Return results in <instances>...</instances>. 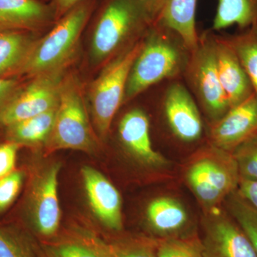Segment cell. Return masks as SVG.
<instances>
[{
    "instance_id": "13",
    "label": "cell",
    "mask_w": 257,
    "mask_h": 257,
    "mask_svg": "<svg viewBox=\"0 0 257 257\" xmlns=\"http://www.w3.org/2000/svg\"><path fill=\"white\" fill-rule=\"evenodd\" d=\"M89 205L101 224L111 231L122 229V202L119 191L105 176L89 166L81 170Z\"/></svg>"
},
{
    "instance_id": "15",
    "label": "cell",
    "mask_w": 257,
    "mask_h": 257,
    "mask_svg": "<svg viewBox=\"0 0 257 257\" xmlns=\"http://www.w3.org/2000/svg\"><path fill=\"white\" fill-rule=\"evenodd\" d=\"M118 132L123 146L139 162L151 167L167 165L165 157L152 147L150 119L143 109L127 111L120 121Z\"/></svg>"
},
{
    "instance_id": "6",
    "label": "cell",
    "mask_w": 257,
    "mask_h": 257,
    "mask_svg": "<svg viewBox=\"0 0 257 257\" xmlns=\"http://www.w3.org/2000/svg\"><path fill=\"white\" fill-rule=\"evenodd\" d=\"M182 77L211 124L231 109L218 74L211 30L199 35Z\"/></svg>"
},
{
    "instance_id": "3",
    "label": "cell",
    "mask_w": 257,
    "mask_h": 257,
    "mask_svg": "<svg viewBox=\"0 0 257 257\" xmlns=\"http://www.w3.org/2000/svg\"><path fill=\"white\" fill-rule=\"evenodd\" d=\"M94 5L93 0H84L57 20L47 35L40 41L34 42L17 75L35 77L65 69L74 57Z\"/></svg>"
},
{
    "instance_id": "2",
    "label": "cell",
    "mask_w": 257,
    "mask_h": 257,
    "mask_svg": "<svg viewBox=\"0 0 257 257\" xmlns=\"http://www.w3.org/2000/svg\"><path fill=\"white\" fill-rule=\"evenodd\" d=\"M153 22L138 0H106L93 32L92 62L112 60L141 40Z\"/></svg>"
},
{
    "instance_id": "36",
    "label": "cell",
    "mask_w": 257,
    "mask_h": 257,
    "mask_svg": "<svg viewBox=\"0 0 257 257\" xmlns=\"http://www.w3.org/2000/svg\"><path fill=\"white\" fill-rule=\"evenodd\" d=\"M40 1L44 2L43 0H40ZM45 3V2H44Z\"/></svg>"
},
{
    "instance_id": "27",
    "label": "cell",
    "mask_w": 257,
    "mask_h": 257,
    "mask_svg": "<svg viewBox=\"0 0 257 257\" xmlns=\"http://www.w3.org/2000/svg\"><path fill=\"white\" fill-rule=\"evenodd\" d=\"M157 257H202L200 240L195 236L156 239Z\"/></svg>"
},
{
    "instance_id": "32",
    "label": "cell",
    "mask_w": 257,
    "mask_h": 257,
    "mask_svg": "<svg viewBox=\"0 0 257 257\" xmlns=\"http://www.w3.org/2000/svg\"><path fill=\"white\" fill-rule=\"evenodd\" d=\"M237 192L257 210V181L240 179Z\"/></svg>"
},
{
    "instance_id": "9",
    "label": "cell",
    "mask_w": 257,
    "mask_h": 257,
    "mask_svg": "<svg viewBox=\"0 0 257 257\" xmlns=\"http://www.w3.org/2000/svg\"><path fill=\"white\" fill-rule=\"evenodd\" d=\"M200 240L202 257H257L251 241L227 211L208 212Z\"/></svg>"
},
{
    "instance_id": "35",
    "label": "cell",
    "mask_w": 257,
    "mask_h": 257,
    "mask_svg": "<svg viewBox=\"0 0 257 257\" xmlns=\"http://www.w3.org/2000/svg\"><path fill=\"white\" fill-rule=\"evenodd\" d=\"M42 257H46V256H45V254H44V253H43V256H42Z\"/></svg>"
},
{
    "instance_id": "17",
    "label": "cell",
    "mask_w": 257,
    "mask_h": 257,
    "mask_svg": "<svg viewBox=\"0 0 257 257\" xmlns=\"http://www.w3.org/2000/svg\"><path fill=\"white\" fill-rule=\"evenodd\" d=\"M197 0H161L154 21L178 34L191 51L197 46Z\"/></svg>"
},
{
    "instance_id": "1",
    "label": "cell",
    "mask_w": 257,
    "mask_h": 257,
    "mask_svg": "<svg viewBox=\"0 0 257 257\" xmlns=\"http://www.w3.org/2000/svg\"><path fill=\"white\" fill-rule=\"evenodd\" d=\"M191 52L178 34L154 21L128 74L124 103L157 83L182 77Z\"/></svg>"
},
{
    "instance_id": "19",
    "label": "cell",
    "mask_w": 257,
    "mask_h": 257,
    "mask_svg": "<svg viewBox=\"0 0 257 257\" xmlns=\"http://www.w3.org/2000/svg\"><path fill=\"white\" fill-rule=\"evenodd\" d=\"M42 248L46 257H112L107 242L89 231L47 241Z\"/></svg>"
},
{
    "instance_id": "25",
    "label": "cell",
    "mask_w": 257,
    "mask_h": 257,
    "mask_svg": "<svg viewBox=\"0 0 257 257\" xmlns=\"http://www.w3.org/2000/svg\"><path fill=\"white\" fill-rule=\"evenodd\" d=\"M107 243L112 257H157L155 238L124 236Z\"/></svg>"
},
{
    "instance_id": "11",
    "label": "cell",
    "mask_w": 257,
    "mask_h": 257,
    "mask_svg": "<svg viewBox=\"0 0 257 257\" xmlns=\"http://www.w3.org/2000/svg\"><path fill=\"white\" fill-rule=\"evenodd\" d=\"M163 110L169 127L180 141L191 143L201 138L203 122L199 106L181 81L174 79L166 89Z\"/></svg>"
},
{
    "instance_id": "18",
    "label": "cell",
    "mask_w": 257,
    "mask_h": 257,
    "mask_svg": "<svg viewBox=\"0 0 257 257\" xmlns=\"http://www.w3.org/2000/svg\"><path fill=\"white\" fill-rule=\"evenodd\" d=\"M147 217L157 239L181 237L179 234L188 221L183 205L177 199L169 197L153 199L147 207Z\"/></svg>"
},
{
    "instance_id": "34",
    "label": "cell",
    "mask_w": 257,
    "mask_h": 257,
    "mask_svg": "<svg viewBox=\"0 0 257 257\" xmlns=\"http://www.w3.org/2000/svg\"><path fill=\"white\" fill-rule=\"evenodd\" d=\"M138 1L154 20L161 0H138Z\"/></svg>"
},
{
    "instance_id": "5",
    "label": "cell",
    "mask_w": 257,
    "mask_h": 257,
    "mask_svg": "<svg viewBox=\"0 0 257 257\" xmlns=\"http://www.w3.org/2000/svg\"><path fill=\"white\" fill-rule=\"evenodd\" d=\"M45 145L49 152L73 150L92 153L97 146L82 86L79 79L72 74L64 77L53 127Z\"/></svg>"
},
{
    "instance_id": "21",
    "label": "cell",
    "mask_w": 257,
    "mask_h": 257,
    "mask_svg": "<svg viewBox=\"0 0 257 257\" xmlns=\"http://www.w3.org/2000/svg\"><path fill=\"white\" fill-rule=\"evenodd\" d=\"M236 25L240 30L257 25V0H218L212 31Z\"/></svg>"
},
{
    "instance_id": "14",
    "label": "cell",
    "mask_w": 257,
    "mask_h": 257,
    "mask_svg": "<svg viewBox=\"0 0 257 257\" xmlns=\"http://www.w3.org/2000/svg\"><path fill=\"white\" fill-rule=\"evenodd\" d=\"M216 67L231 108L254 95L252 84L236 52L224 36L213 32Z\"/></svg>"
},
{
    "instance_id": "29",
    "label": "cell",
    "mask_w": 257,
    "mask_h": 257,
    "mask_svg": "<svg viewBox=\"0 0 257 257\" xmlns=\"http://www.w3.org/2000/svg\"><path fill=\"white\" fill-rule=\"evenodd\" d=\"M24 179V172L15 170L0 179V212L8 209L14 202L22 188Z\"/></svg>"
},
{
    "instance_id": "26",
    "label": "cell",
    "mask_w": 257,
    "mask_h": 257,
    "mask_svg": "<svg viewBox=\"0 0 257 257\" xmlns=\"http://www.w3.org/2000/svg\"><path fill=\"white\" fill-rule=\"evenodd\" d=\"M32 240L23 233L0 226V257H42Z\"/></svg>"
},
{
    "instance_id": "16",
    "label": "cell",
    "mask_w": 257,
    "mask_h": 257,
    "mask_svg": "<svg viewBox=\"0 0 257 257\" xmlns=\"http://www.w3.org/2000/svg\"><path fill=\"white\" fill-rule=\"evenodd\" d=\"M53 21L50 4L40 0H0V32H33Z\"/></svg>"
},
{
    "instance_id": "30",
    "label": "cell",
    "mask_w": 257,
    "mask_h": 257,
    "mask_svg": "<svg viewBox=\"0 0 257 257\" xmlns=\"http://www.w3.org/2000/svg\"><path fill=\"white\" fill-rule=\"evenodd\" d=\"M18 144L8 141L0 145V179L10 175L15 171Z\"/></svg>"
},
{
    "instance_id": "4",
    "label": "cell",
    "mask_w": 257,
    "mask_h": 257,
    "mask_svg": "<svg viewBox=\"0 0 257 257\" xmlns=\"http://www.w3.org/2000/svg\"><path fill=\"white\" fill-rule=\"evenodd\" d=\"M186 180L208 212L217 209L238 188L240 176L232 153L209 144L191 157Z\"/></svg>"
},
{
    "instance_id": "28",
    "label": "cell",
    "mask_w": 257,
    "mask_h": 257,
    "mask_svg": "<svg viewBox=\"0 0 257 257\" xmlns=\"http://www.w3.org/2000/svg\"><path fill=\"white\" fill-rule=\"evenodd\" d=\"M240 179L257 181V135L240 145L232 152Z\"/></svg>"
},
{
    "instance_id": "7",
    "label": "cell",
    "mask_w": 257,
    "mask_h": 257,
    "mask_svg": "<svg viewBox=\"0 0 257 257\" xmlns=\"http://www.w3.org/2000/svg\"><path fill=\"white\" fill-rule=\"evenodd\" d=\"M143 39L109 61L89 88L93 121L101 139L107 136L115 114L124 103L128 74Z\"/></svg>"
},
{
    "instance_id": "23",
    "label": "cell",
    "mask_w": 257,
    "mask_h": 257,
    "mask_svg": "<svg viewBox=\"0 0 257 257\" xmlns=\"http://www.w3.org/2000/svg\"><path fill=\"white\" fill-rule=\"evenodd\" d=\"M224 37L239 57L257 97V25Z\"/></svg>"
},
{
    "instance_id": "12",
    "label": "cell",
    "mask_w": 257,
    "mask_h": 257,
    "mask_svg": "<svg viewBox=\"0 0 257 257\" xmlns=\"http://www.w3.org/2000/svg\"><path fill=\"white\" fill-rule=\"evenodd\" d=\"M211 145L231 152L257 135V97L253 95L211 124Z\"/></svg>"
},
{
    "instance_id": "10",
    "label": "cell",
    "mask_w": 257,
    "mask_h": 257,
    "mask_svg": "<svg viewBox=\"0 0 257 257\" xmlns=\"http://www.w3.org/2000/svg\"><path fill=\"white\" fill-rule=\"evenodd\" d=\"M60 163L42 172L34 184L30 196V215L34 230L39 236L51 239L60 228L61 211L58 197Z\"/></svg>"
},
{
    "instance_id": "20",
    "label": "cell",
    "mask_w": 257,
    "mask_h": 257,
    "mask_svg": "<svg viewBox=\"0 0 257 257\" xmlns=\"http://www.w3.org/2000/svg\"><path fill=\"white\" fill-rule=\"evenodd\" d=\"M34 42L28 32H0V77L17 75Z\"/></svg>"
},
{
    "instance_id": "24",
    "label": "cell",
    "mask_w": 257,
    "mask_h": 257,
    "mask_svg": "<svg viewBox=\"0 0 257 257\" xmlns=\"http://www.w3.org/2000/svg\"><path fill=\"white\" fill-rule=\"evenodd\" d=\"M226 211L239 224L252 244L257 256V210L248 204L236 189L224 201Z\"/></svg>"
},
{
    "instance_id": "31",
    "label": "cell",
    "mask_w": 257,
    "mask_h": 257,
    "mask_svg": "<svg viewBox=\"0 0 257 257\" xmlns=\"http://www.w3.org/2000/svg\"><path fill=\"white\" fill-rule=\"evenodd\" d=\"M19 90V82L13 77H0V111Z\"/></svg>"
},
{
    "instance_id": "33",
    "label": "cell",
    "mask_w": 257,
    "mask_h": 257,
    "mask_svg": "<svg viewBox=\"0 0 257 257\" xmlns=\"http://www.w3.org/2000/svg\"><path fill=\"white\" fill-rule=\"evenodd\" d=\"M82 1L84 0H52L50 4L53 10L55 22Z\"/></svg>"
},
{
    "instance_id": "22",
    "label": "cell",
    "mask_w": 257,
    "mask_h": 257,
    "mask_svg": "<svg viewBox=\"0 0 257 257\" xmlns=\"http://www.w3.org/2000/svg\"><path fill=\"white\" fill-rule=\"evenodd\" d=\"M55 109L6 126L8 141L18 145L46 144L55 121Z\"/></svg>"
},
{
    "instance_id": "8",
    "label": "cell",
    "mask_w": 257,
    "mask_h": 257,
    "mask_svg": "<svg viewBox=\"0 0 257 257\" xmlns=\"http://www.w3.org/2000/svg\"><path fill=\"white\" fill-rule=\"evenodd\" d=\"M65 69L33 77V80L18 90L0 111V124L8 126L57 107Z\"/></svg>"
}]
</instances>
